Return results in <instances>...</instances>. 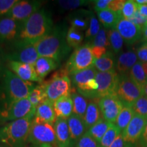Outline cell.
Returning a JSON list of instances; mask_svg holds the SVG:
<instances>
[{"label":"cell","instance_id":"44dd1931","mask_svg":"<svg viewBox=\"0 0 147 147\" xmlns=\"http://www.w3.org/2000/svg\"><path fill=\"white\" fill-rule=\"evenodd\" d=\"M17 22L12 18L5 17L0 20V40L9 41L17 36Z\"/></svg>","mask_w":147,"mask_h":147},{"label":"cell","instance_id":"8fae6325","mask_svg":"<svg viewBox=\"0 0 147 147\" xmlns=\"http://www.w3.org/2000/svg\"><path fill=\"white\" fill-rule=\"evenodd\" d=\"M95 78L98 84V89L97 91V98H101L108 95L116 94L119 76L115 69L106 72L97 71Z\"/></svg>","mask_w":147,"mask_h":147},{"label":"cell","instance_id":"ac0fdd59","mask_svg":"<svg viewBox=\"0 0 147 147\" xmlns=\"http://www.w3.org/2000/svg\"><path fill=\"white\" fill-rule=\"evenodd\" d=\"M35 116L44 122L54 125L57 120V116L53 103L48 99L43 101L36 108Z\"/></svg>","mask_w":147,"mask_h":147},{"label":"cell","instance_id":"c3c4849f","mask_svg":"<svg viewBox=\"0 0 147 147\" xmlns=\"http://www.w3.org/2000/svg\"><path fill=\"white\" fill-rule=\"evenodd\" d=\"M137 57L142 63L147 62V42L137 50Z\"/></svg>","mask_w":147,"mask_h":147},{"label":"cell","instance_id":"ffe728a7","mask_svg":"<svg viewBox=\"0 0 147 147\" xmlns=\"http://www.w3.org/2000/svg\"><path fill=\"white\" fill-rule=\"evenodd\" d=\"M67 121L71 140L72 142H77L86 133V130L87 129L83 119L75 114H72Z\"/></svg>","mask_w":147,"mask_h":147},{"label":"cell","instance_id":"b9f144b4","mask_svg":"<svg viewBox=\"0 0 147 147\" xmlns=\"http://www.w3.org/2000/svg\"><path fill=\"white\" fill-rule=\"evenodd\" d=\"M76 147H100V143L97 142L87 132H86L77 141Z\"/></svg>","mask_w":147,"mask_h":147},{"label":"cell","instance_id":"9c48e42d","mask_svg":"<svg viewBox=\"0 0 147 147\" xmlns=\"http://www.w3.org/2000/svg\"><path fill=\"white\" fill-rule=\"evenodd\" d=\"M98 106L103 119L113 124L115 123L117 117L124 107L117 94L101 97L98 101Z\"/></svg>","mask_w":147,"mask_h":147},{"label":"cell","instance_id":"e575fe53","mask_svg":"<svg viewBox=\"0 0 147 147\" xmlns=\"http://www.w3.org/2000/svg\"><path fill=\"white\" fill-rule=\"evenodd\" d=\"M108 38L110 47L114 53H119L123 45V39L115 28L110 29L108 32Z\"/></svg>","mask_w":147,"mask_h":147},{"label":"cell","instance_id":"4dcf8cb0","mask_svg":"<svg viewBox=\"0 0 147 147\" xmlns=\"http://www.w3.org/2000/svg\"><path fill=\"white\" fill-rule=\"evenodd\" d=\"M136 113L131 107L124 106L117 117L115 125L122 132L127 127L130 121L132 120Z\"/></svg>","mask_w":147,"mask_h":147},{"label":"cell","instance_id":"db71d44e","mask_svg":"<svg viewBox=\"0 0 147 147\" xmlns=\"http://www.w3.org/2000/svg\"><path fill=\"white\" fill-rule=\"evenodd\" d=\"M136 2L138 5H146L147 0H136Z\"/></svg>","mask_w":147,"mask_h":147},{"label":"cell","instance_id":"603a6c76","mask_svg":"<svg viewBox=\"0 0 147 147\" xmlns=\"http://www.w3.org/2000/svg\"><path fill=\"white\" fill-rule=\"evenodd\" d=\"M58 63L51 58L40 57L34 65V68L38 76L43 80L51 71L57 67Z\"/></svg>","mask_w":147,"mask_h":147},{"label":"cell","instance_id":"2e32d148","mask_svg":"<svg viewBox=\"0 0 147 147\" xmlns=\"http://www.w3.org/2000/svg\"><path fill=\"white\" fill-rule=\"evenodd\" d=\"M9 66L11 71L15 74L22 80L32 82H42V79L37 74L34 65L15 61H10Z\"/></svg>","mask_w":147,"mask_h":147},{"label":"cell","instance_id":"ab89813d","mask_svg":"<svg viewBox=\"0 0 147 147\" xmlns=\"http://www.w3.org/2000/svg\"><path fill=\"white\" fill-rule=\"evenodd\" d=\"M137 10L138 4L136 2V1L129 0V1H125V3L121 12L123 18H124L125 19L129 20L133 16Z\"/></svg>","mask_w":147,"mask_h":147},{"label":"cell","instance_id":"94428289","mask_svg":"<svg viewBox=\"0 0 147 147\" xmlns=\"http://www.w3.org/2000/svg\"><path fill=\"white\" fill-rule=\"evenodd\" d=\"M140 147H141V146H140Z\"/></svg>","mask_w":147,"mask_h":147},{"label":"cell","instance_id":"52a82bcc","mask_svg":"<svg viewBox=\"0 0 147 147\" xmlns=\"http://www.w3.org/2000/svg\"><path fill=\"white\" fill-rule=\"evenodd\" d=\"M116 94L124 106L132 107L136 101L143 96V89L126 74L119 76Z\"/></svg>","mask_w":147,"mask_h":147},{"label":"cell","instance_id":"f907efd6","mask_svg":"<svg viewBox=\"0 0 147 147\" xmlns=\"http://www.w3.org/2000/svg\"><path fill=\"white\" fill-rule=\"evenodd\" d=\"M139 144L141 147H147V124L143 131V134L139 140Z\"/></svg>","mask_w":147,"mask_h":147},{"label":"cell","instance_id":"7bdbcfd3","mask_svg":"<svg viewBox=\"0 0 147 147\" xmlns=\"http://www.w3.org/2000/svg\"><path fill=\"white\" fill-rule=\"evenodd\" d=\"M18 0H0V16L7 15Z\"/></svg>","mask_w":147,"mask_h":147},{"label":"cell","instance_id":"74e56055","mask_svg":"<svg viewBox=\"0 0 147 147\" xmlns=\"http://www.w3.org/2000/svg\"><path fill=\"white\" fill-rule=\"evenodd\" d=\"M89 2H90L89 1L84 0H59L57 1L61 8L64 10H74L77 8H80L88 4Z\"/></svg>","mask_w":147,"mask_h":147},{"label":"cell","instance_id":"1f68e13d","mask_svg":"<svg viewBox=\"0 0 147 147\" xmlns=\"http://www.w3.org/2000/svg\"><path fill=\"white\" fill-rule=\"evenodd\" d=\"M94 67L97 71L106 72L114 70L115 67V61L112 57L106 54L99 59H95L94 61Z\"/></svg>","mask_w":147,"mask_h":147},{"label":"cell","instance_id":"9a60e30c","mask_svg":"<svg viewBox=\"0 0 147 147\" xmlns=\"http://www.w3.org/2000/svg\"><path fill=\"white\" fill-rule=\"evenodd\" d=\"M117 29L127 45H133L142 36V27L122 18L116 25Z\"/></svg>","mask_w":147,"mask_h":147},{"label":"cell","instance_id":"11a10c76","mask_svg":"<svg viewBox=\"0 0 147 147\" xmlns=\"http://www.w3.org/2000/svg\"><path fill=\"white\" fill-rule=\"evenodd\" d=\"M2 61H3V51L1 50V48H0V68H1V64H2Z\"/></svg>","mask_w":147,"mask_h":147},{"label":"cell","instance_id":"3957f363","mask_svg":"<svg viewBox=\"0 0 147 147\" xmlns=\"http://www.w3.org/2000/svg\"><path fill=\"white\" fill-rule=\"evenodd\" d=\"M36 111L23 119L11 121L0 129V142L8 147H20L28 139Z\"/></svg>","mask_w":147,"mask_h":147},{"label":"cell","instance_id":"f6af8a7d","mask_svg":"<svg viewBox=\"0 0 147 147\" xmlns=\"http://www.w3.org/2000/svg\"><path fill=\"white\" fill-rule=\"evenodd\" d=\"M128 21H129L130 22H131V23H133L134 24L140 27H144L145 25L147 24V18L142 16V14L140 13L138 10H136V12L134 13L133 16L130 18Z\"/></svg>","mask_w":147,"mask_h":147},{"label":"cell","instance_id":"7c38bea8","mask_svg":"<svg viewBox=\"0 0 147 147\" xmlns=\"http://www.w3.org/2000/svg\"><path fill=\"white\" fill-rule=\"evenodd\" d=\"M36 111L28 98L12 102L4 113L0 115V119L3 121H15L23 119Z\"/></svg>","mask_w":147,"mask_h":147},{"label":"cell","instance_id":"4316f807","mask_svg":"<svg viewBox=\"0 0 147 147\" xmlns=\"http://www.w3.org/2000/svg\"><path fill=\"white\" fill-rule=\"evenodd\" d=\"M100 110L99 108L98 104L95 102H90L88 104L87 111L83 117V120L87 129L91 127L100 120Z\"/></svg>","mask_w":147,"mask_h":147},{"label":"cell","instance_id":"d4e9b609","mask_svg":"<svg viewBox=\"0 0 147 147\" xmlns=\"http://www.w3.org/2000/svg\"><path fill=\"white\" fill-rule=\"evenodd\" d=\"M97 15L101 23L108 29L115 28L117 24L123 18L121 12H116L109 9L97 12Z\"/></svg>","mask_w":147,"mask_h":147},{"label":"cell","instance_id":"f5cc1de1","mask_svg":"<svg viewBox=\"0 0 147 147\" xmlns=\"http://www.w3.org/2000/svg\"><path fill=\"white\" fill-rule=\"evenodd\" d=\"M142 34L143 40L145 42H147V24L142 27Z\"/></svg>","mask_w":147,"mask_h":147},{"label":"cell","instance_id":"9f6ffc18","mask_svg":"<svg viewBox=\"0 0 147 147\" xmlns=\"http://www.w3.org/2000/svg\"><path fill=\"white\" fill-rule=\"evenodd\" d=\"M143 95L147 98V84L145 85L144 89H143Z\"/></svg>","mask_w":147,"mask_h":147},{"label":"cell","instance_id":"f1b7e54d","mask_svg":"<svg viewBox=\"0 0 147 147\" xmlns=\"http://www.w3.org/2000/svg\"><path fill=\"white\" fill-rule=\"evenodd\" d=\"M110 124L111 123L106 121L104 119L101 118L94 125L90 127L87 132L97 142L100 143L104 134L109 128Z\"/></svg>","mask_w":147,"mask_h":147},{"label":"cell","instance_id":"83f0119b","mask_svg":"<svg viewBox=\"0 0 147 147\" xmlns=\"http://www.w3.org/2000/svg\"><path fill=\"white\" fill-rule=\"evenodd\" d=\"M129 76L141 89L147 84V76L143 69L142 62L138 61L129 71Z\"/></svg>","mask_w":147,"mask_h":147},{"label":"cell","instance_id":"8992f818","mask_svg":"<svg viewBox=\"0 0 147 147\" xmlns=\"http://www.w3.org/2000/svg\"><path fill=\"white\" fill-rule=\"evenodd\" d=\"M28 140L39 146L43 144L52 146L57 144L54 125L44 122L35 116L31 125Z\"/></svg>","mask_w":147,"mask_h":147},{"label":"cell","instance_id":"4fadbf2b","mask_svg":"<svg viewBox=\"0 0 147 147\" xmlns=\"http://www.w3.org/2000/svg\"><path fill=\"white\" fill-rule=\"evenodd\" d=\"M146 124L147 118L136 114L127 127L121 132L126 144L134 145L139 142Z\"/></svg>","mask_w":147,"mask_h":147},{"label":"cell","instance_id":"60d3db41","mask_svg":"<svg viewBox=\"0 0 147 147\" xmlns=\"http://www.w3.org/2000/svg\"><path fill=\"white\" fill-rule=\"evenodd\" d=\"M131 108L136 114L147 118V98L144 95L136 101Z\"/></svg>","mask_w":147,"mask_h":147},{"label":"cell","instance_id":"681fc988","mask_svg":"<svg viewBox=\"0 0 147 147\" xmlns=\"http://www.w3.org/2000/svg\"><path fill=\"white\" fill-rule=\"evenodd\" d=\"M110 147H127V144L125 142L121 134L116 138L113 144L110 145Z\"/></svg>","mask_w":147,"mask_h":147},{"label":"cell","instance_id":"f546056e","mask_svg":"<svg viewBox=\"0 0 147 147\" xmlns=\"http://www.w3.org/2000/svg\"><path fill=\"white\" fill-rule=\"evenodd\" d=\"M71 97L73 102V114L83 119L89 104L87 100L78 93H71Z\"/></svg>","mask_w":147,"mask_h":147},{"label":"cell","instance_id":"680465c9","mask_svg":"<svg viewBox=\"0 0 147 147\" xmlns=\"http://www.w3.org/2000/svg\"><path fill=\"white\" fill-rule=\"evenodd\" d=\"M39 147H53V146L49 144H43V145H41V146H40Z\"/></svg>","mask_w":147,"mask_h":147},{"label":"cell","instance_id":"e0dca14e","mask_svg":"<svg viewBox=\"0 0 147 147\" xmlns=\"http://www.w3.org/2000/svg\"><path fill=\"white\" fill-rule=\"evenodd\" d=\"M56 142L58 147H71V140L67 119L57 118L54 124Z\"/></svg>","mask_w":147,"mask_h":147},{"label":"cell","instance_id":"bcb514c9","mask_svg":"<svg viewBox=\"0 0 147 147\" xmlns=\"http://www.w3.org/2000/svg\"><path fill=\"white\" fill-rule=\"evenodd\" d=\"M125 3V1L124 0H112L108 9L116 12H121Z\"/></svg>","mask_w":147,"mask_h":147},{"label":"cell","instance_id":"91938a15","mask_svg":"<svg viewBox=\"0 0 147 147\" xmlns=\"http://www.w3.org/2000/svg\"><path fill=\"white\" fill-rule=\"evenodd\" d=\"M0 147H8V146H0Z\"/></svg>","mask_w":147,"mask_h":147},{"label":"cell","instance_id":"ba28073f","mask_svg":"<svg viewBox=\"0 0 147 147\" xmlns=\"http://www.w3.org/2000/svg\"><path fill=\"white\" fill-rule=\"evenodd\" d=\"M71 82L67 75L57 76L44 84L47 99L54 103L60 97L71 95Z\"/></svg>","mask_w":147,"mask_h":147},{"label":"cell","instance_id":"5b68a950","mask_svg":"<svg viewBox=\"0 0 147 147\" xmlns=\"http://www.w3.org/2000/svg\"><path fill=\"white\" fill-rule=\"evenodd\" d=\"M95 57L89 44L80 46L75 49L65 65L66 74L71 75L94 65Z\"/></svg>","mask_w":147,"mask_h":147},{"label":"cell","instance_id":"6da1fadb","mask_svg":"<svg viewBox=\"0 0 147 147\" xmlns=\"http://www.w3.org/2000/svg\"><path fill=\"white\" fill-rule=\"evenodd\" d=\"M67 31L63 26H57L47 36L35 44L39 57L51 58L59 63L67 56L71 49L66 41Z\"/></svg>","mask_w":147,"mask_h":147},{"label":"cell","instance_id":"7402d4cb","mask_svg":"<svg viewBox=\"0 0 147 147\" xmlns=\"http://www.w3.org/2000/svg\"><path fill=\"white\" fill-rule=\"evenodd\" d=\"M137 57V54L134 51H127L119 55L117 62V68L121 75L125 74L131 70L132 67L136 63Z\"/></svg>","mask_w":147,"mask_h":147},{"label":"cell","instance_id":"484cf974","mask_svg":"<svg viewBox=\"0 0 147 147\" xmlns=\"http://www.w3.org/2000/svg\"><path fill=\"white\" fill-rule=\"evenodd\" d=\"M87 11L78 10L71 14L69 16L71 27H74L80 32L87 29L90 21V19H88L87 16Z\"/></svg>","mask_w":147,"mask_h":147},{"label":"cell","instance_id":"7a4b0ae2","mask_svg":"<svg viewBox=\"0 0 147 147\" xmlns=\"http://www.w3.org/2000/svg\"><path fill=\"white\" fill-rule=\"evenodd\" d=\"M53 24L50 14L45 9H40L23 23L20 40L35 45L52 31Z\"/></svg>","mask_w":147,"mask_h":147},{"label":"cell","instance_id":"8d00e7d4","mask_svg":"<svg viewBox=\"0 0 147 147\" xmlns=\"http://www.w3.org/2000/svg\"><path fill=\"white\" fill-rule=\"evenodd\" d=\"M90 45L91 47L100 48V49H106L110 45L107 34H106V31L105 29H100L97 36L93 40L92 44Z\"/></svg>","mask_w":147,"mask_h":147},{"label":"cell","instance_id":"ee69618b","mask_svg":"<svg viewBox=\"0 0 147 147\" xmlns=\"http://www.w3.org/2000/svg\"><path fill=\"white\" fill-rule=\"evenodd\" d=\"M11 102L8 99L3 87L0 86V115L8 109Z\"/></svg>","mask_w":147,"mask_h":147},{"label":"cell","instance_id":"30bf717a","mask_svg":"<svg viewBox=\"0 0 147 147\" xmlns=\"http://www.w3.org/2000/svg\"><path fill=\"white\" fill-rule=\"evenodd\" d=\"M10 61L34 65L40 57L34 44L20 40L14 45V50L10 56Z\"/></svg>","mask_w":147,"mask_h":147},{"label":"cell","instance_id":"d590c367","mask_svg":"<svg viewBox=\"0 0 147 147\" xmlns=\"http://www.w3.org/2000/svg\"><path fill=\"white\" fill-rule=\"evenodd\" d=\"M47 97L45 93L43 84L36 86L28 97L29 102H31L33 107L36 109L39 106L40 104H41L43 101L47 100Z\"/></svg>","mask_w":147,"mask_h":147},{"label":"cell","instance_id":"7dc6e473","mask_svg":"<svg viewBox=\"0 0 147 147\" xmlns=\"http://www.w3.org/2000/svg\"><path fill=\"white\" fill-rule=\"evenodd\" d=\"M112 0H97L94 1L95 9L97 12L100 11L107 10Z\"/></svg>","mask_w":147,"mask_h":147},{"label":"cell","instance_id":"816d5d0a","mask_svg":"<svg viewBox=\"0 0 147 147\" xmlns=\"http://www.w3.org/2000/svg\"><path fill=\"white\" fill-rule=\"evenodd\" d=\"M138 10L142 16L147 18V4L146 5H138Z\"/></svg>","mask_w":147,"mask_h":147},{"label":"cell","instance_id":"f35d334b","mask_svg":"<svg viewBox=\"0 0 147 147\" xmlns=\"http://www.w3.org/2000/svg\"><path fill=\"white\" fill-rule=\"evenodd\" d=\"M100 25L99 21L95 17L92 16L90 17V21L89 27L85 32V37L87 39H94L99 32L100 31Z\"/></svg>","mask_w":147,"mask_h":147},{"label":"cell","instance_id":"277c9868","mask_svg":"<svg viewBox=\"0 0 147 147\" xmlns=\"http://www.w3.org/2000/svg\"><path fill=\"white\" fill-rule=\"evenodd\" d=\"M3 82V87L11 102L28 98L36 87L34 82L22 80L10 70L5 71Z\"/></svg>","mask_w":147,"mask_h":147},{"label":"cell","instance_id":"cb8c5ba5","mask_svg":"<svg viewBox=\"0 0 147 147\" xmlns=\"http://www.w3.org/2000/svg\"><path fill=\"white\" fill-rule=\"evenodd\" d=\"M97 71L93 67L84 69V70L78 71L73 74L70 75V80L77 89H80L89 80L91 79H94L96 76Z\"/></svg>","mask_w":147,"mask_h":147},{"label":"cell","instance_id":"5bb4252c","mask_svg":"<svg viewBox=\"0 0 147 147\" xmlns=\"http://www.w3.org/2000/svg\"><path fill=\"white\" fill-rule=\"evenodd\" d=\"M40 5L41 3L39 1H18L7 16L16 22L24 23L35 12L40 10Z\"/></svg>","mask_w":147,"mask_h":147},{"label":"cell","instance_id":"836d02e7","mask_svg":"<svg viewBox=\"0 0 147 147\" xmlns=\"http://www.w3.org/2000/svg\"><path fill=\"white\" fill-rule=\"evenodd\" d=\"M83 40V34L80 31L74 28L69 27L66 34V41L70 48H78L80 47Z\"/></svg>","mask_w":147,"mask_h":147},{"label":"cell","instance_id":"d6a6232c","mask_svg":"<svg viewBox=\"0 0 147 147\" xmlns=\"http://www.w3.org/2000/svg\"><path fill=\"white\" fill-rule=\"evenodd\" d=\"M121 134V131L117 126L115 124L111 123L107 131L101 140L100 142V147H110Z\"/></svg>","mask_w":147,"mask_h":147},{"label":"cell","instance_id":"d6986e66","mask_svg":"<svg viewBox=\"0 0 147 147\" xmlns=\"http://www.w3.org/2000/svg\"><path fill=\"white\" fill-rule=\"evenodd\" d=\"M57 118L67 119L73 114V102L71 95L60 97L53 103Z\"/></svg>","mask_w":147,"mask_h":147},{"label":"cell","instance_id":"6f0895ef","mask_svg":"<svg viewBox=\"0 0 147 147\" xmlns=\"http://www.w3.org/2000/svg\"><path fill=\"white\" fill-rule=\"evenodd\" d=\"M142 65L143 69H144L145 73H146V74L147 76V62H146V63H142Z\"/></svg>","mask_w":147,"mask_h":147}]
</instances>
